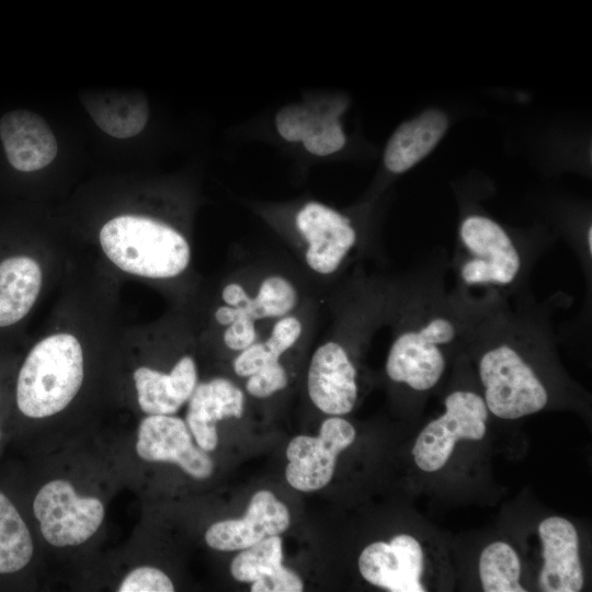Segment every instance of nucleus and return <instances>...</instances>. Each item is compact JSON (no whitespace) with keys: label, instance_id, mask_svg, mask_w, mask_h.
Here are the masks:
<instances>
[{"label":"nucleus","instance_id":"1","mask_svg":"<svg viewBox=\"0 0 592 592\" xmlns=\"http://www.w3.org/2000/svg\"><path fill=\"white\" fill-rule=\"evenodd\" d=\"M444 267L405 275L388 321L392 341L385 372L388 379L417 392L442 379L447 353L466 341L473 308L445 287Z\"/></svg>","mask_w":592,"mask_h":592},{"label":"nucleus","instance_id":"2","mask_svg":"<svg viewBox=\"0 0 592 592\" xmlns=\"http://www.w3.org/2000/svg\"><path fill=\"white\" fill-rule=\"evenodd\" d=\"M248 206L287 246L295 264L322 294L378 252L379 232L367 206L339 208L314 197Z\"/></svg>","mask_w":592,"mask_h":592},{"label":"nucleus","instance_id":"3","mask_svg":"<svg viewBox=\"0 0 592 592\" xmlns=\"http://www.w3.org/2000/svg\"><path fill=\"white\" fill-rule=\"evenodd\" d=\"M316 295L295 262L257 259L238 264L214 294L210 325L232 356L255 342L277 319Z\"/></svg>","mask_w":592,"mask_h":592},{"label":"nucleus","instance_id":"4","mask_svg":"<svg viewBox=\"0 0 592 592\" xmlns=\"http://www.w3.org/2000/svg\"><path fill=\"white\" fill-rule=\"evenodd\" d=\"M522 307L509 301L478 310L469 334L487 342L477 371L483 400L493 415L514 420L543 410L549 392L521 345Z\"/></svg>","mask_w":592,"mask_h":592},{"label":"nucleus","instance_id":"5","mask_svg":"<svg viewBox=\"0 0 592 592\" xmlns=\"http://www.w3.org/2000/svg\"><path fill=\"white\" fill-rule=\"evenodd\" d=\"M528 242L488 215L464 216L456 235L452 292L474 306L509 301L524 286L534 261L535 250Z\"/></svg>","mask_w":592,"mask_h":592},{"label":"nucleus","instance_id":"6","mask_svg":"<svg viewBox=\"0 0 592 592\" xmlns=\"http://www.w3.org/2000/svg\"><path fill=\"white\" fill-rule=\"evenodd\" d=\"M99 239L110 261L134 275L173 280L184 275L191 264L187 236L163 218L119 215L103 225Z\"/></svg>","mask_w":592,"mask_h":592},{"label":"nucleus","instance_id":"7","mask_svg":"<svg viewBox=\"0 0 592 592\" xmlns=\"http://www.w3.org/2000/svg\"><path fill=\"white\" fill-rule=\"evenodd\" d=\"M322 298L315 296L297 310L277 319L255 342L235 354L231 369L244 380L247 395L264 400L291 384L287 357L304 346L321 322Z\"/></svg>","mask_w":592,"mask_h":592},{"label":"nucleus","instance_id":"8","mask_svg":"<svg viewBox=\"0 0 592 592\" xmlns=\"http://www.w3.org/2000/svg\"><path fill=\"white\" fill-rule=\"evenodd\" d=\"M83 380V354L70 333L52 334L30 351L16 382V405L32 419L62 411L77 396Z\"/></svg>","mask_w":592,"mask_h":592},{"label":"nucleus","instance_id":"9","mask_svg":"<svg viewBox=\"0 0 592 592\" xmlns=\"http://www.w3.org/2000/svg\"><path fill=\"white\" fill-rule=\"evenodd\" d=\"M444 405L445 412L420 432L412 447L414 463L425 473L444 467L459 440L479 441L486 434L489 411L479 394L457 389Z\"/></svg>","mask_w":592,"mask_h":592},{"label":"nucleus","instance_id":"10","mask_svg":"<svg viewBox=\"0 0 592 592\" xmlns=\"http://www.w3.org/2000/svg\"><path fill=\"white\" fill-rule=\"evenodd\" d=\"M33 512L46 542L67 547L91 538L103 522L105 509L100 499L79 496L68 480L55 479L36 493Z\"/></svg>","mask_w":592,"mask_h":592},{"label":"nucleus","instance_id":"11","mask_svg":"<svg viewBox=\"0 0 592 592\" xmlns=\"http://www.w3.org/2000/svg\"><path fill=\"white\" fill-rule=\"evenodd\" d=\"M354 426L340 415L325 420L317 436L298 435L287 445L285 478L298 491L310 492L332 479L339 454L352 445Z\"/></svg>","mask_w":592,"mask_h":592},{"label":"nucleus","instance_id":"12","mask_svg":"<svg viewBox=\"0 0 592 592\" xmlns=\"http://www.w3.org/2000/svg\"><path fill=\"white\" fill-rule=\"evenodd\" d=\"M136 452L146 462L175 464L197 480L214 471L213 459L194 444L186 422L172 414H148L140 421Z\"/></svg>","mask_w":592,"mask_h":592},{"label":"nucleus","instance_id":"13","mask_svg":"<svg viewBox=\"0 0 592 592\" xmlns=\"http://www.w3.org/2000/svg\"><path fill=\"white\" fill-rule=\"evenodd\" d=\"M358 570L371 584L391 592H424L421 582L423 551L417 538L400 534L390 542H375L358 557Z\"/></svg>","mask_w":592,"mask_h":592},{"label":"nucleus","instance_id":"14","mask_svg":"<svg viewBox=\"0 0 592 592\" xmlns=\"http://www.w3.org/2000/svg\"><path fill=\"white\" fill-rule=\"evenodd\" d=\"M289 523L288 508L271 491L259 490L243 517L212 524L205 533V542L219 551L242 550L266 537L281 535Z\"/></svg>","mask_w":592,"mask_h":592},{"label":"nucleus","instance_id":"15","mask_svg":"<svg viewBox=\"0 0 592 592\" xmlns=\"http://www.w3.org/2000/svg\"><path fill=\"white\" fill-rule=\"evenodd\" d=\"M0 146L10 167L23 173L44 169L58 152L50 126L25 109L11 110L0 117Z\"/></svg>","mask_w":592,"mask_h":592},{"label":"nucleus","instance_id":"16","mask_svg":"<svg viewBox=\"0 0 592 592\" xmlns=\"http://www.w3.org/2000/svg\"><path fill=\"white\" fill-rule=\"evenodd\" d=\"M187 402L185 422L191 434L202 449L212 452L218 445L216 423L242 417L246 392L234 379L215 376L197 383Z\"/></svg>","mask_w":592,"mask_h":592},{"label":"nucleus","instance_id":"17","mask_svg":"<svg viewBox=\"0 0 592 592\" xmlns=\"http://www.w3.org/2000/svg\"><path fill=\"white\" fill-rule=\"evenodd\" d=\"M544 565L538 584L544 592H578L584 583L579 536L565 517L549 516L538 525Z\"/></svg>","mask_w":592,"mask_h":592},{"label":"nucleus","instance_id":"18","mask_svg":"<svg viewBox=\"0 0 592 592\" xmlns=\"http://www.w3.org/2000/svg\"><path fill=\"white\" fill-rule=\"evenodd\" d=\"M133 376L138 405L147 414L175 413L198 383L197 365L190 354L180 356L168 373L141 366Z\"/></svg>","mask_w":592,"mask_h":592},{"label":"nucleus","instance_id":"19","mask_svg":"<svg viewBox=\"0 0 592 592\" xmlns=\"http://www.w3.org/2000/svg\"><path fill=\"white\" fill-rule=\"evenodd\" d=\"M446 115L428 110L402 123L389 138L383 155V166L390 174H402L414 167L439 144L447 129Z\"/></svg>","mask_w":592,"mask_h":592},{"label":"nucleus","instance_id":"20","mask_svg":"<svg viewBox=\"0 0 592 592\" xmlns=\"http://www.w3.org/2000/svg\"><path fill=\"white\" fill-rule=\"evenodd\" d=\"M42 286L39 264L27 255H12L0 262V327L23 319L37 299Z\"/></svg>","mask_w":592,"mask_h":592},{"label":"nucleus","instance_id":"21","mask_svg":"<svg viewBox=\"0 0 592 592\" xmlns=\"http://www.w3.org/2000/svg\"><path fill=\"white\" fill-rule=\"evenodd\" d=\"M82 102L95 125L114 138L137 136L148 122V102L138 93L101 94Z\"/></svg>","mask_w":592,"mask_h":592},{"label":"nucleus","instance_id":"22","mask_svg":"<svg viewBox=\"0 0 592 592\" xmlns=\"http://www.w3.org/2000/svg\"><path fill=\"white\" fill-rule=\"evenodd\" d=\"M314 102L316 119L310 134L300 146L310 157L330 158L341 152L346 145L341 118L348 107V100L342 95H331Z\"/></svg>","mask_w":592,"mask_h":592},{"label":"nucleus","instance_id":"23","mask_svg":"<svg viewBox=\"0 0 592 592\" xmlns=\"http://www.w3.org/2000/svg\"><path fill=\"white\" fill-rule=\"evenodd\" d=\"M34 551L31 533L11 500L0 491V573L22 570Z\"/></svg>","mask_w":592,"mask_h":592},{"label":"nucleus","instance_id":"24","mask_svg":"<svg viewBox=\"0 0 592 592\" xmlns=\"http://www.w3.org/2000/svg\"><path fill=\"white\" fill-rule=\"evenodd\" d=\"M479 576L485 592H524L516 551L504 542H493L481 553Z\"/></svg>","mask_w":592,"mask_h":592},{"label":"nucleus","instance_id":"25","mask_svg":"<svg viewBox=\"0 0 592 592\" xmlns=\"http://www.w3.org/2000/svg\"><path fill=\"white\" fill-rule=\"evenodd\" d=\"M282 560V539L274 535L242 549L232 559L230 572L235 580L252 583L280 569L283 566Z\"/></svg>","mask_w":592,"mask_h":592},{"label":"nucleus","instance_id":"26","mask_svg":"<svg viewBox=\"0 0 592 592\" xmlns=\"http://www.w3.org/2000/svg\"><path fill=\"white\" fill-rule=\"evenodd\" d=\"M316 119L314 100L292 102L277 110L274 127L281 139L291 145H301L310 134Z\"/></svg>","mask_w":592,"mask_h":592},{"label":"nucleus","instance_id":"27","mask_svg":"<svg viewBox=\"0 0 592 592\" xmlns=\"http://www.w3.org/2000/svg\"><path fill=\"white\" fill-rule=\"evenodd\" d=\"M118 592H172L171 579L160 569L149 566L135 568L123 579Z\"/></svg>","mask_w":592,"mask_h":592},{"label":"nucleus","instance_id":"28","mask_svg":"<svg viewBox=\"0 0 592 592\" xmlns=\"http://www.w3.org/2000/svg\"><path fill=\"white\" fill-rule=\"evenodd\" d=\"M304 582L293 570L282 566L272 574L252 582V592H300Z\"/></svg>","mask_w":592,"mask_h":592},{"label":"nucleus","instance_id":"29","mask_svg":"<svg viewBox=\"0 0 592 592\" xmlns=\"http://www.w3.org/2000/svg\"><path fill=\"white\" fill-rule=\"evenodd\" d=\"M0 439H1V432H0Z\"/></svg>","mask_w":592,"mask_h":592}]
</instances>
